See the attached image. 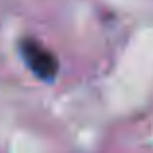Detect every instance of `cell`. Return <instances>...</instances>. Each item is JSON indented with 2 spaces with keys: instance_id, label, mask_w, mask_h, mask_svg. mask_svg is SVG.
Returning <instances> with one entry per match:
<instances>
[{
  "instance_id": "1",
  "label": "cell",
  "mask_w": 153,
  "mask_h": 153,
  "mask_svg": "<svg viewBox=\"0 0 153 153\" xmlns=\"http://www.w3.org/2000/svg\"><path fill=\"white\" fill-rule=\"evenodd\" d=\"M18 52H19V56H22L23 64H25L39 79H43V82H52V79L58 76V70H60L58 58H56L45 45H41L37 39H31V37L19 39Z\"/></svg>"
}]
</instances>
